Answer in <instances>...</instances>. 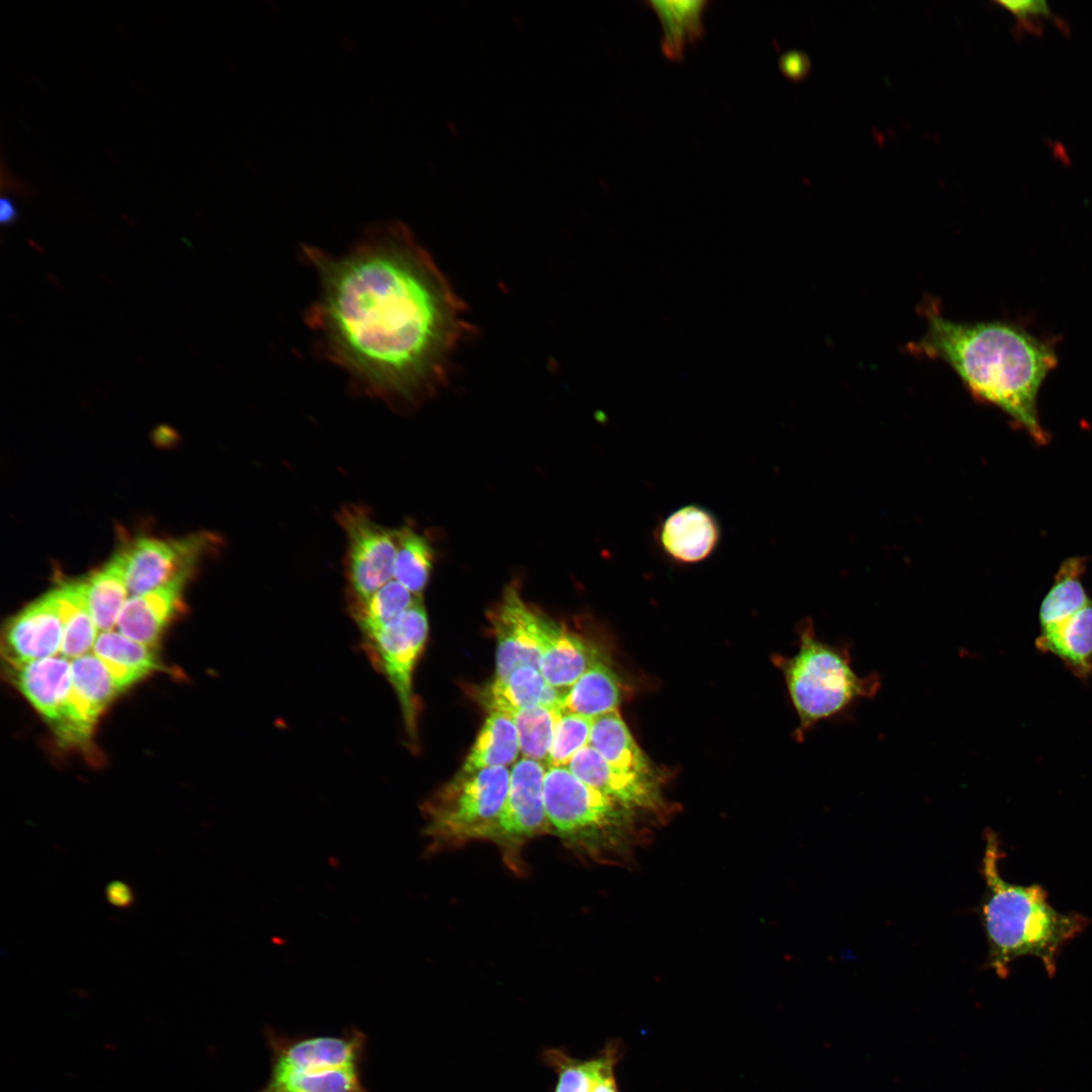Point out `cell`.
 <instances>
[{
	"mask_svg": "<svg viewBox=\"0 0 1092 1092\" xmlns=\"http://www.w3.org/2000/svg\"><path fill=\"white\" fill-rule=\"evenodd\" d=\"M53 593L63 623L60 655L72 661L91 653L100 632L87 606L85 582L63 583Z\"/></svg>",
	"mask_w": 1092,
	"mask_h": 1092,
	"instance_id": "cell-24",
	"label": "cell"
},
{
	"mask_svg": "<svg viewBox=\"0 0 1092 1092\" xmlns=\"http://www.w3.org/2000/svg\"><path fill=\"white\" fill-rule=\"evenodd\" d=\"M562 712L536 705L509 714L516 725L523 757L545 762L552 745L555 727Z\"/></svg>",
	"mask_w": 1092,
	"mask_h": 1092,
	"instance_id": "cell-32",
	"label": "cell"
},
{
	"mask_svg": "<svg viewBox=\"0 0 1092 1092\" xmlns=\"http://www.w3.org/2000/svg\"><path fill=\"white\" fill-rule=\"evenodd\" d=\"M997 3L1008 9L1017 18L1020 27L1027 28L1031 16L1050 14L1044 1H998Z\"/></svg>",
	"mask_w": 1092,
	"mask_h": 1092,
	"instance_id": "cell-36",
	"label": "cell"
},
{
	"mask_svg": "<svg viewBox=\"0 0 1092 1092\" xmlns=\"http://www.w3.org/2000/svg\"><path fill=\"white\" fill-rule=\"evenodd\" d=\"M217 538L200 533L179 540L141 538L118 553L128 592L139 595L159 587L177 576L193 572L202 555Z\"/></svg>",
	"mask_w": 1092,
	"mask_h": 1092,
	"instance_id": "cell-11",
	"label": "cell"
},
{
	"mask_svg": "<svg viewBox=\"0 0 1092 1092\" xmlns=\"http://www.w3.org/2000/svg\"><path fill=\"white\" fill-rule=\"evenodd\" d=\"M338 520L347 537V577L351 606H356L393 579L397 533L375 523L366 510L354 505L344 507Z\"/></svg>",
	"mask_w": 1092,
	"mask_h": 1092,
	"instance_id": "cell-10",
	"label": "cell"
},
{
	"mask_svg": "<svg viewBox=\"0 0 1092 1092\" xmlns=\"http://www.w3.org/2000/svg\"><path fill=\"white\" fill-rule=\"evenodd\" d=\"M567 767L579 780L637 814L656 816L665 810L664 799L655 778L618 768L589 745L578 750Z\"/></svg>",
	"mask_w": 1092,
	"mask_h": 1092,
	"instance_id": "cell-13",
	"label": "cell"
},
{
	"mask_svg": "<svg viewBox=\"0 0 1092 1092\" xmlns=\"http://www.w3.org/2000/svg\"><path fill=\"white\" fill-rule=\"evenodd\" d=\"M539 670L553 687L569 689L593 664L599 652L581 637L542 616Z\"/></svg>",
	"mask_w": 1092,
	"mask_h": 1092,
	"instance_id": "cell-19",
	"label": "cell"
},
{
	"mask_svg": "<svg viewBox=\"0 0 1092 1092\" xmlns=\"http://www.w3.org/2000/svg\"><path fill=\"white\" fill-rule=\"evenodd\" d=\"M8 673L14 686L49 723L60 741L72 744L71 660L57 655L8 664Z\"/></svg>",
	"mask_w": 1092,
	"mask_h": 1092,
	"instance_id": "cell-12",
	"label": "cell"
},
{
	"mask_svg": "<svg viewBox=\"0 0 1092 1092\" xmlns=\"http://www.w3.org/2000/svg\"><path fill=\"white\" fill-rule=\"evenodd\" d=\"M422 598L394 578L376 590L366 602L351 606L352 615L364 639L387 626Z\"/></svg>",
	"mask_w": 1092,
	"mask_h": 1092,
	"instance_id": "cell-30",
	"label": "cell"
},
{
	"mask_svg": "<svg viewBox=\"0 0 1092 1092\" xmlns=\"http://www.w3.org/2000/svg\"><path fill=\"white\" fill-rule=\"evenodd\" d=\"M92 652L105 665L120 691L161 668L153 647L113 630L98 634Z\"/></svg>",
	"mask_w": 1092,
	"mask_h": 1092,
	"instance_id": "cell-21",
	"label": "cell"
},
{
	"mask_svg": "<svg viewBox=\"0 0 1092 1092\" xmlns=\"http://www.w3.org/2000/svg\"><path fill=\"white\" fill-rule=\"evenodd\" d=\"M546 685L539 669L521 666L502 679H493L479 694L480 703L489 712L513 714L539 705Z\"/></svg>",
	"mask_w": 1092,
	"mask_h": 1092,
	"instance_id": "cell-28",
	"label": "cell"
},
{
	"mask_svg": "<svg viewBox=\"0 0 1092 1092\" xmlns=\"http://www.w3.org/2000/svg\"><path fill=\"white\" fill-rule=\"evenodd\" d=\"M597 1057L598 1067L588 1092H619L615 1066L621 1058L620 1043L609 1042Z\"/></svg>",
	"mask_w": 1092,
	"mask_h": 1092,
	"instance_id": "cell-35",
	"label": "cell"
},
{
	"mask_svg": "<svg viewBox=\"0 0 1092 1092\" xmlns=\"http://www.w3.org/2000/svg\"><path fill=\"white\" fill-rule=\"evenodd\" d=\"M588 745L618 768L655 778L648 758L634 740L618 710L594 718Z\"/></svg>",
	"mask_w": 1092,
	"mask_h": 1092,
	"instance_id": "cell-23",
	"label": "cell"
},
{
	"mask_svg": "<svg viewBox=\"0 0 1092 1092\" xmlns=\"http://www.w3.org/2000/svg\"><path fill=\"white\" fill-rule=\"evenodd\" d=\"M71 725L77 745L86 744L94 725L121 692L102 661L93 653L71 661Z\"/></svg>",
	"mask_w": 1092,
	"mask_h": 1092,
	"instance_id": "cell-17",
	"label": "cell"
},
{
	"mask_svg": "<svg viewBox=\"0 0 1092 1092\" xmlns=\"http://www.w3.org/2000/svg\"><path fill=\"white\" fill-rule=\"evenodd\" d=\"M1035 646L1060 658L1079 679H1088L1092 675V600L1077 612L1040 627Z\"/></svg>",
	"mask_w": 1092,
	"mask_h": 1092,
	"instance_id": "cell-20",
	"label": "cell"
},
{
	"mask_svg": "<svg viewBox=\"0 0 1092 1092\" xmlns=\"http://www.w3.org/2000/svg\"><path fill=\"white\" fill-rule=\"evenodd\" d=\"M546 767L527 757L514 763L506 801L484 839L499 849L506 863L516 872L522 867L521 852L526 844L550 833L544 803Z\"/></svg>",
	"mask_w": 1092,
	"mask_h": 1092,
	"instance_id": "cell-8",
	"label": "cell"
},
{
	"mask_svg": "<svg viewBox=\"0 0 1092 1092\" xmlns=\"http://www.w3.org/2000/svg\"><path fill=\"white\" fill-rule=\"evenodd\" d=\"M544 803L550 827L577 856L602 864L622 863L644 839L638 814L588 786L567 766H549Z\"/></svg>",
	"mask_w": 1092,
	"mask_h": 1092,
	"instance_id": "cell-4",
	"label": "cell"
},
{
	"mask_svg": "<svg viewBox=\"0 0 1092 1092\" xmlns=\"http://www.w3.org/2000/svg\"><path fill=\"white\" fill-rule=\"evenodd\" d=\"M542 1060L557 1075L553 1092L589 1091L598 1067L597 1057L580 1060L560 1049L549 1048L542 1052Z\"/></svg>",
	"mask_w": 1092,
	"mask_h": 1092,
	"instance_id": "cell-34",
	"label": "cell"
},
{
	"mask_svg": "<svg viewBox=\"0 0 1092 1092\" xmlns=\"http://www.w3.org/2000/svg\"><path fill=\"white\" fill-rule=\"evenodd\" d=\"M303 253L320 283L306 322L357 388L413 402L445 379L468 331L464 307L403 223L374 224L339 256L315 247Z\"/></svg>",
	"mask_w": 1092,
	"mask_h": 1092,
	"instance_id": "cell-1",
	"label": "cell"
},
{
	"mask_svg": "<svg viewBox=\"0 0 1092 1092\" xmlns=\"http://www.w3.org/2000/svg\"><path fill=\"white\" fill-rule=\"evenodd\" d=\"M1084 568V559L1080 557L1069 558L1062 563L1054 584L1040 604V627L1077 612L1091 601L1082 583Z\"/></svg>",
	"mask_w": 1092,
	"mask_h": 1092,
	"instance_id": "cell-29",
	"label": "cell"
},
{
	"mask_svg": "<svg viewBox=\"0 0 1092 1092\" xmlns=\"http://www.w3.org/2000/svg\"><path fill=\"white\" fill-rule=\"evenodd\" d=\"M520 752L518 731L511 715L490 712L460 772L471 774L482 768L508 767L516 762Z\"/></svg>",
	"mask_w": 1092,
	"mask_h": 1092,
	"instance_id": "cell-25",
	"label": "cell"
},
{
	"mask_svg": "<svg viewBox=\"0 0 1092 1092\" xmlns=\"http://www.w3.org/2000/svg\"><path fill=\"white\" fill-rule=\"evenodd\" d=\"M808 59L799 52H789L782 56L780 67L782 72L791 79L802 78L808 70Z\"/></svg>",
	"mask_w": 1092,
	"mask_h": 1092,
	"instance_id": "cell-37",
	"label": "cell"
},
{
	"mask_svg": "<svg viewBox=\"0 0 1092 1092\" xmlns=\"http://www.w3.org/2000/svg\"><path fill=\"white\" fill-rule=\"evenodd\" d=\"M428 632L427 613L420 600L396 620L364 639L372 662L396 693L411 737H416L417 729L413 674Z\"/></svg>",
	"mask_w": 1092,
	"mask_h": 1092,
	"instance_id": "cell-9",
	"label": "cell"
},
{
	"mask_svg": "<svg viewBox=\"0 0 1092 1092\" xmlns=\"http://www.w3.org/2000/svg\"><path fill=\"white\" fill-rule=\"evenodd\" d=\"M720 540L719 520L699 505H687L671 512L654 533L656 548L663 558L676 566H691L706 560L718 548Z\"/></svg>",
	"mask_w": 1092,
	"mask_h": 1092,
	"instance_id": "cell-16",
	"label": "cell"
},
{
	"mask_svg": "<svg viewBox=\"0 0 1092 1092\" xmlns=\"http://www.w3.org/2000/svg\"><path fill=\"white\" fill-rule=\"evenodd\" d=\"M707 0L646 1L656 14L662 28L661 52L671 61H681L689 44L700 40L704 33V14Z\"/></svg>",
	"mask_w": 1092,
	"mask_h": 1092,
	"instance_id": "cell-22",
	"label": "cell"
},
{
	"mask_svg": "<svg viewBox=\"0 0 1092 1092\" xmlns=\"http://www.w3.org/2000/svg\"><path fill=\"white\" fill-rule=\"evenodd\" d=\"M17 217V210L14 203L9 198H2L0 200V220L2 224H10Z\"/></svg>",
	"mask_w": 1092,
	"mask_h": 1092,
	"instance_id": "cell-39",
	"label": "cell"
},
{
	"mask_svg": "<svg viewBox=\"0 0 1092 1092\" xmlns=\"http://www.w3.org/2000/svg\"><path fill=\"white\" fill-rule=\"evenodd\" d=\"M620 684L602 659L593 664L566 692L561 712L596 718L618 710Z\"/></svg>",
	"mask_w": 1092,
	"mask_h": 1092,
	"instance_id": "cell-26",
	"label": "cell"
},
{
	"mask_svg": "<svg viewBox=\"0 0 1092 1092\" xmlns=\"http://www.w3.org/2000/svg\"><path fill=\"white\" fill-rule=\"evenodd\" d=\"M62 641L63 623L52 590L8 622L2 654L7 664L35 661L60 655Z\"/></svg>",
	"mask_w": 1092,
	"mask_h": 1092,
	"instance_id": "cell-15",
	"label": "cell"
},
{
	"mask_svg": "<svg viewBox=\"0 0 1092 1092\" xmlns=\"http://www.w3.org/2000/svg\"><path fill=\"white\" fill-rule=\"evenodd\" d=\"M511 770L507 766L459 772L424 808V834L430 849L461 846L484 840L507 798Z\"/></svg>",
	"mask_w": 1092,
	"mask_h": 1092,
	"instance_id": "cell-7",
	"label": "cell"
},
{
	"mask_svg": "<svg viewBox=\"0 0 1092 1092\" xmlns=\"http://www.w3.org/2000/svg\"><path fill=\"white\" fill-rule=\"evenodd\" d=\"M927 315L926 331L915 350L945 362L974 396L997 405L1035 441L1044 442L1036 399L1057 365L1053 348L1016 325Z\"/></svg>",
	"mask_w": 1092,
	"mask_h": 1092,
	"instance_id": "cell-2",
	"label": "cell"
},
{
	"mask_svg": "<svg viewBox=\"0 0 1092 1092\" xmlns=\"http://www.w3.org/2000/svg\"><path fill=\"white\" fill-rule=\"evenodd\" d=\"M270 1074L258 1092H369L362 1079L364 1050L351 1031L341 1035L267 1037Z\"/></svg>",
	"mask_w": 1092,
	"mask_h": 1092,
	"instance_id": "cell-6",
	"label": "cell"
},
{
	"mask_svg": "<svg viewBox=\"0 0 1092 1092\" xmlns=\"http://www.w3.org/2000/svg\"><path fill=\"white\" fill-rule=\"evenodd\" d=\"M84 582L87 606L99 632L112 630L129 593L118 555Z\"/></svg>",
	"mask_w": 1092,
	"mask_h": 1092,
	"instance_id": "cell-27",
	"label": "cell"
},
{
	"mask_svg": "<svg viewBox=\"0 0 1092 1092\" xmlns=\"http://www.w3.org/2000/svg\"><path fill=\"white\" fill-rule=\"evenodd\" d=\"M393 578L417 596L425 589L433 568L434 551L428 539L408 527L396 530Z\"/></svg>",
	"mask_w": 1092,
	"mask_h": 1092,
	"instance_id": "cell-31",
	"label": "cell"
},
{
	"mask_svg": "<svg viewBox=\"0 0 1092 1092\" xmlns=\"http://www.w3.org/2000/svg\"><path fill=\"white\" fill-rule=\"evenodd\" d=\"M105 895L108 902L115 907L126 908L131 906L133 902V893L124 882L113 881L109 883Z\"/></svg>",
	"mask_w": 1092,
	"mask_h": 1092,
	"instance_id": "cell-38",
	"label": "cell"
},
{
	"mask_svg": "<svg viewBox=\"0 0 1092 1092\" xmlns=\"http://www.w3.org/2000/svg\"><path fill=\"white\" fill-rule=\"evenodd\" d=\"M189 576L180 575L152 590L131 595L119 615L116 624L118 632L155 648L165 627L180 607Z\"/></svg>",
	"mask_w": 1092,
	"mask_h": 1092,
	"instance_id": "cell-18",
	"label": "cell"
},
{
	"mask_svg": "<svg viewBox=\"0 0 1092 1092\" xmlns=\"http://www.w3.org/2000/svg\"><path fill=\"white\" fill-rule=\"evenodd\" d=\"M984 839L980 918L988 946L987 968L1004 979L1015 960L1032 957L1053 977L1062 949L1087 928L1090 919L1078 912L1058 911L1038 884L1007 882L999 870L1003 851L998 835L987 829Z\"/></svg>",
	"mask_w": 1092,
	"mask_h": 1092,
	"instance_id": "cell-3",
	"label": "cell"
},
{
	"mask_svg": "<svg viewBox=\"0 0 1092 1092\" xmlns=\"http://www.w3.org/2000/svg\"><path fill=\"white\" fill-rule=\"evenodd\" d=\"M541 618L510 588L492 614L496 639L494 679H502L521 666L539 669Z\"/></svg>",
	"mask_w": 1092,
	"mask_h": 1092,
	"instance_id": "cell-14",
	"label": "cell"
},
{
	"mask_svg": "<svg viewBox=\"0 0 1092 1092\" xmlns=\"http://www.w3.org/2000/svg\"><path fill=\"white\" fill-rule=\"evenodd\" d=\"M593 721L585 716L562 713L555 727L546 766H567L573 755L588 745Z\"/></svg>",
	"mask_w": 1092,
	"mask_h": 1092,
	"instance_id": "cell-33",
	"label": "cell"
},
{
	"mask_svg": "<svg viewBox=\"0 0 1092 1092\" xmlns=\"http://www.w3.org/2000/svg\"><path fill=\"white\" fill-rule=\"evenodd\" d=\"M850 645L819 639L810 622L800 632L798 652L784 662L788 691L806 731L821 721L835 719L881 689L878 672L860 676L852 667Z\"/></svg>",
	"mask_w": 1092,
	"mask_h": 1092,
	"instance_id": "cell-5",
	"label": "cell"
}]
</instances>
